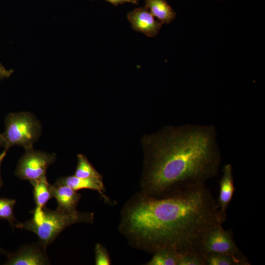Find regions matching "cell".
<instances>
[{
  "label": "cell",
  "instance_id": "6da1fadb",
  "mask_svg": "<svg viewBox=\"0 0 265 265\" xmlns=\"http://www.w3.org/2000/svg\"><path fill=\"white\" fill-rule=\"evenodd\" d=\"M226 216L203 184L162 198L134 196L124 208L119 229L133 246L153 253L171 248L205 256V235Z\"/></svg>",
  "mask_w": 265,
  "mask_h": 265
},
{
  "label": "cell",
  "instance_id": "7a4b0ae2",
  "mask_svg": "<svg viewBox=\"0 0 265 265\" xmlns=\"http://www.w3.org/2000/svg\"><path fill=\"white\" fill-rule=\"evenodd\" d=\"M145 159L142 193L169 196L205 184L221 162L217 132L212 125L166 126L142 139Z\"/></svg>",
  "mask_w": 265,
  "mask_h": 265
},
{
  "label": "cell",
  "instance_id": "3957f363",
  "mask_svg": "<svg viewBox=\"0 0 265 265\" xmlns=\"http://www.w3.org/2000/svg\"><path fill=\"white\" fill-rule=\"evenodd\" d=\"M94 214L76 211L68 212L56 209L51 210L46 206L35 208L31 219L18 223L16 227L34 233L39 241L47 246L67 227L77 223H92Z\"/></svg>",
  "mask_w": 265,
  "mask_h": 265
},
{
  "label": "cell",
  "instance_id": "277c9868",
  "mask_svg": "<svg viewBox=\"0 0 265 265\" xmlns=\"http://www.w3.org/2000/svg\"><path fill=\"white\" fill-rule=\"evenodd\" d=\"M5 126L2 134L7 150L15 145L22 146L25 150L32 149L41 134L40 121L29 112L9 113L5 119Z\"/></svg>",
  "mask_w": 265,
  "mask_h": 265
},
{
  "label": "cell",
  "instance_id": "5b68a950",
  "mask_svg": "<svg viewBox=\"0 0 265 265\" xmlns=\"http://www.w3.org/2000/svg\"><path fill=\"white\" fill-rule=\"evenodd\" d=\"M56 159L55 153H49L33 148L26 150L19 159L15 171V175L29 182L46 176L48 168Z\"/></svg>",
  "mask_w": 265,
  "mask_h": 265
},
{
  "label": "cell",
  "instance_id": "8992f818",
  "mask_svg": "<svg viewBox=\"0 0 265 265\" xmlns=\"http://www.w3.org/2000/svg\"><path fill=\"white\" fill-rule=\"evenodd\" d=\"M222 225L214 226L205 235L202 246L203 254L217 253L243 256L234 240L232 232L224 230Z\"/></svg>",
  "mask_w": 265,
  "mask_h": 265
},
{
  "label": "cell",
  "instance_id": "52a82bcc",
  "mask_svg": "<svg viewBox=\"0 0 265 265\" xmlns=\"http://www.w3.org/2000/svg\"><path fill=\"white\" fill-rule=\"evenodd\" d=\"M47 247L39 241L26 245L8 256L6 265H45L50 264L46 253Z\"/></svg>",
  "mask_w": 265,
  "mask_h": 265
},
{
  "label": "cell",
  "instance_id": "ba28073f",
  "mask_svg": "<svg viewBox=\"0 0 265 265\" xmlns=\"http://www.w3.org/2000/svg\"><path fill=\"white\" fill-rule=\"evenodd\" d=\"M127 18L133 30L149 37L156 36L162 25L145 7L134 9L128 14Z\"/></svg>",
  "mask_w": 265,
  "mask_h": 265
},
{
  "label": "cell",
  "instance_id": "9c48e42d",
  "mask_svg": "<svg viewBox=\"0 0 265 265\" xmlns=\"http://www.w3.org/2000/svg\"><path fill=\"white\" fill-rule=\"evenodd\" d=\"M53 197L55 198L57 209L68 212H74L81 197V195L72 188L63 185H51Z\"/></svg>",
  "mask_w": 265,
  "mask_h": 265
},
{
  "label": "cell",
  "instance_id": "30bf717a",
  "mask_svg": "<svg viewBox=\"0 0 265 265\" xmlns=\"http://www.w3.org/2000/svg\"><path fill=\"white\" fill-rule=\"evenodd\" d=\"M222 173L217 203L220 212L226 215V211L232 200L235 190L232 165L230 163L225 165L222 169Z\"/></svg>",
  "mask_w": 265,
  "mask_h": 265
},
{
  "label": "cell",
  "instance_id": "8fae6325",
  "mask_svg": "<svg viewBox=\"0 0 265 265\" xmlns=\"http://www.w3.org/2000/svg\"><path fill=\"white\" fill-rule=\"evenodd\" d=\"M55 184L66 185L76 191L82 189L96 190L106 201H108L107 197L104 194L105 188L102 177L80 178L75 175L69 176L59 178L56 181Z\"/></svg>",
  "mask_w": 265,
  "mask_h": 265
},
{
  "label": "cell",
  "instance_id": "7c38bea8",
  "mask_svg": "<svg viewBox=\"0 0 265 265\" xmlns=\"http://www.w3.org/2000/svg\"><path fill=\"white\" fill-rule=\"evenodd\" d=\"M145 8L162 24H170L176 15L165 0H145Z\"/></svg>",
  "mask_w": 265,
  "mask_h": 265
},
{
  "label": "cell",
  "instance_id": "4fadbf2b",
  "mask_svg": "<svg viewBox=\"0 0 265 265\" xmlns=\"http://www.w3.org/2000/svg\"><path fill=\"white\" fill-rule=\"evenodd\" d=\"M29 182L33 186L36 208L41 209L53 197L51 190V185L48 182L46 175Z\"/></svg>",
  "mask_w": 265,
  "mask_h": 265
},
{
  "label": "cell",
  "instance_id": "5bb4252c",
  "mask_svg": "<svg viewBox=\"0 0 265 265\" xmlns=\"http://www.w3.org/2000/svg\"><path fill=\"white\" fill-rule=\"evenodd\" d=\"M205 265H249L244 256L239 257L234 255L210 253L206 254Z\"/></svg>",
  "mask_w": 265,
  "mask_h": 265
},
{
  "label": "cell",
  "instance_id": "9a60e30c",
  "mask_svg": "<svg viewBox=\"0 0 265 265\" xmlns=\"http://www.w3.org/2000/svg\"><path fill=\"white\" fill-rule=\"evenodd\" d=\"M148 265H178L181 254L174 249L162 248L154 253Z\"/></svg>",
  "mask_w": 265,
  "mask_h": 265
},
{
  "label": "cell",
  "instance_id": "2e32d148",
  "mask_svg": "<svg viewBox=\"0 0 265 265\" xmlns=\"http://www.w3.org/2000/svg\"><path fill=\"white\" fill-rule=\"evenodd\" d=\"M77 166L74 175L75 176L80 178L102 177L85 156L79 154L77 156Z\"/></svg>",
  "mask_w": 265,
  "mask_h": 265
},
{
  "label": "cell",
  "instance_id": "e0dca14e",
  "mask_svg": "<svg viewBox=\"0 0 265 265\" xmlns=\"http://www.w3.org/2000/svg\"><path fill=\"white\" fill-rule=\"evenodd\" d=\"M15 203L16 200L14 199L0 198V218L7 220L13 227H16L18 223L14 215Z\"/></svg>",
  "mask_w": 265,
  "mask_h": 265
},
{
  "label": "cell",
  "instance_id": "ac0fdd59",
  "mask_svg": "<svg viewBox=\"0 0 265 265\" xmlns=\"http://www.w3.org/2000/svg\"><path fill=\"white\" fill-rule=\"evenodd\" d=\"M205 256L196 253L181 254L178 265H205Z\"/></svg>",
  "mask_w": 265,
  "mask_h": 265
},
{
  "label": "cell",
  "instance_id": "d6986e66",
  "mask_svg": "<svg viewBox=\"0 0 265 265\" xmlns=\"http://www.w3.org/2000/svg\"><path fill=\"white\" fill-rule=\"evenodd\" d=\"M95 264L96 265H109L110 259L106 248L99 243L96 244L95 248Z\"/></svg>",
  "mask_w": 265,
  "mask_h": 265
},
{
  "label": "cell",
  "instance_id": "ffe728a7",
  "mask_svg": "<svg viewBox=\"0 0 265 265\" xmlns=\"http://www.w3.org/2000/svg\"><path fill=\"white\" fill-rule=\"evenodd\" d=\"M12 69H7L0 62V80L9 78L13 73Z\"/></svg>",
  "mask_w": 265,
  "mask_h": 265
},
{
  "label": "cell",
  "instance_id": "44dd1931",
  "mask_svg": "<svg viewBox=\"0 0 265 265\" xmlns=\"http://www.w3.org/2000/svg\"><path fill=\"white\" fill-rule=\"evenodd\" d=\"M108 2L111 3L115 6H117L120 4H123L124 3H131L135 4H138L137 0H105Z\"/></svg>",
  "mask_w": 265,
  "mask_h": 265
},
{
  "label": "cell",
  "instance_id": "7402d4cb",
  "mask_svg": "<svg viewBox=\"0 0 265 265\" xmlns=\"http://www.w3.org/2000/svg\"><path fill=\"white\" fill-rule=\"evenodd\" d=\"M7 150H8L7 149H4L3 151L0 154V188L1 187L3 184V182H2V180L1 176L0 168H1V163L3 160L4 158H5L6 155Z\"/></svg>",
  "mask_w": 265,
  "mask_h": 265
},
{
  "label": "cell",
  "instance_id": "603a6c76",
  "mask_svg": "<svg viewBox=\"0 0 265 265\" xmlns=\"http://www.w3.org/2000/svg\"><path fill=\"white\" fill-rule=\"evenodd\" d=\"M0 147H3L4 149L6 148V143L2 133H0Z\"/></svg>",
  "mask_w": 265,
  "mask_h": 265
},
{
  "label": "cell",
  "instance_id": "cb8c5ba5",
  "mask_svg": "<svg viewBox=\"0 0 265 265\" xmlns=\"http://www.w3.org/2000/svg\"><path fill=\"white\" fill-rule=\"evenodd\" d=\"M3 252V251L2 249L0 247V253H2Z\"/></svg>",
  "mask_w": 265,
  "mask_h": 265
}]
</instances>
